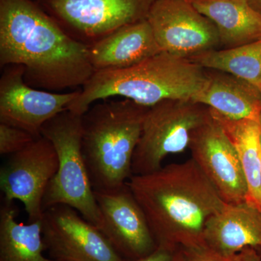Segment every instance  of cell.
I'll list each match as a JSON object with an SVG mask.
<instances>
[{"label":"cell","mask_w":261,"mask_h":261,"mask_svg":"<svg viewBox=\"0 0 261 261\" xmlns=\"http://www.w3.org/2000/svg\"><path fill=\"white\" fill-rule=\"evenodd\" d=\"M206 246L228 258L251 248L261 255V211L246 202L226 204L206 223Z\"/></svg>","instance_id":"cell-14"},{"label":"cell","mask_w":261,"mask_h":261,"mask_svg":"<svg viewBox=\"0 0 261 261\" xmlns=\"http://www.w3.org/2000/svg\"><path fill=\"white\" fill-rule=\"evenodd\" d=\"M42 136L50 141L58 154V171L43 199V211L66 205L100 229L102 216L82 154V116L68 110L48 121Z\"/></svg>","instance_id":"cell-5"},{"label":"cell","mask_w":261,"mask_h":261,"mask_svg":"<svg viewBox=\"0 0 261 261\" xmlns=\"http://www.w3.org/2000/svg\"><path fill=\"white\" fill-rule=\"evenodd\" d=\"M147 21L162 51L181 58L216 49L219 33L188 0H154Z\"/></svg>","instance_id":"cell-10"},{"label":"cell","mask_w":261,"mask_h":261,"mask_svg":"<svg viewBox=\"0 0 261 261\" xmlns=\"http://www.w3.org/2000/svg\"><path fill=\"white\" fill-rule=\"evenodd\" d=\"M178 261H238L222 256L205 244L195 246H179L176 249Z\"/></svg>","instance_id":"cell-22"},{"label":"cell","mask_w":261,"mask_h":261,"mask_svg":"<svg viewBox=\"0 0 261 261\" xmlns=\"http://www.w3.org/2000/svg\"><path fill=\"white\" fill-rule=\"evenodd\" d=\"M188 59L204 69L234 75L254 86L261 93V39L239 47L211 49Z\"/></svg>","instance_id":"cell-20"},{"label":"cell","mask_w":261,"mask_h":261,"mask_svg":"<svg viewBox=\"0 0 261 261\" xmlns=\"http://www.w3.org/2000/svg\"><path fill=\"white\" fill-rule=\"evenodd\" d=\"M247 1L254 9L261 13V0H247Z\"/></svg>","instance_id":"cell-25"},{"label":"cell","mask_w":261,"mask_h":261,"mask_svg":"<svg viewBox=\"0 0 261 261\" xmlns=\"http://www.w3.org/2000/svg\"><path fill=\"white\" fill-rule=\"evenodd\" d=\"M176 249L158 247L147 256L130 261H178Z\"/></svg>","instance_id":"cell-23"},{"label":"cell","mask_w":261,"mask_h":261,"mask_svg":"<svg viewBox=\"0 0 261 261\" xmlns=\"http://www.w3.org/2000/svg\"><path fill=\"white\" fill-rule=\"evenodd\" d=\"M161 53L147 19L123 25L89 47L95 72L130 68Z\"/></svg>","instance_id":"cell-15"},{"label":"cell","mask_w":261,"mask_h":261,"mask_svg":"<svg viewBox=\"0 0 261 261\" xmlns=\"http://www.w3.org/2000/svg\"><path fill=\"white\" fill-rule=\"evenodd\" d=\"M13 202L3 200L0 209V261H56L46 257L42 221H17Z\"/></svg>","instance_id":"cell-19"},{"label":"cell","mask_w":261,"mask_h":261,"mask_svg":"<svg viewBox=\"0 0 261 261\" xmlns=\"http://www.w3.org/2000/svg\"><path fill=\"white\" fill-rule=\"evenodd\" d=\"M260 123H261V120H260ZM260 145H261V139H260Z\"/></svg>","instance_id":"cell-26"},{"label":"cell","mask_w":261,"mask_h":261,"mask_svg":"<svg viewBox=\"0 0 261 261\" xmlns=\"http://www.w3.org/2000/svg\"><path fill=\"white\" fill-rule=\"evenodd\" d=\"M207 70L205 84L192 101L228 118L260 122L261 93L258 89L226 72Z\"/></svg>","instance_id":"cell-16"},{"label":"cell","mask_w":261,"mask_h":261,"mask_svg":"<svg viewBox=\"0 0 261 261\" xmlns=\"http://www.w3.org/2000/svg\"><path fill=\"white\" fill-rule=\"evenodd\" d=\"M127 185L160 247L202 245L206 223L226 205L192 159L133 175Z\"/></svg>","instance_id":"cell-2"},{"label":"cell","mask_w":261,"mask_h":261,"mask_svg":"<svg viewBox=\"0 0 261 261\" xmlns=\"http://www.w3.org/2000/svg\"><path fill=\"white\" fill-rule=\"evenodd\" d=\"M59 161L53 143L41 136L11 154L0 170V188L8 202L23 203L29 222L42 219L43 199L58 171Z\"/></svg>","instance_id":"cell-8"},{"label":"cell","mask_w":261,"mask_h":261,"mask_svg":"<svg viewBox=\"0 0 261 261\" xmlns=\"http://www.w3.org/2000/svg\"><path fill=\"white\" fill-rule=\"evenodd\" d=\"M149 108L105 101L82 115V154L95 191L115 190L133 176L132 160Z\"/></svg>","instance_id":"cell-4"},{"label":"cell","mask_w":261,"mask_h":261,"mask_svg":"<svg viewBox=\"0 0 261 261\" xmlns=\"http://www.w3.org/2000/svg\"><path fill=\"white\" fill-rule=\"evenodd\" d=\"M238 261H261V255L251 248L245 249L234 257Z\"/></svg>","instance_id":"cell-24"},{"label":"cell","mask_w":261,"mask_h":261,"mask_svg":"<svg viewBox=\"0 0 261 261\" xmlns=\"http://www.w3.org/2000/svg\"><path fill=\"white\" fill-rule=\"evenodd\" d=\"M192 159L226 204L246 202L247 186L236 149L219 122L210 116L192 133Z\"/></svg>","instance_id":"cell-13"},{"label":"cell","mask_w":261,"mask_h":261,"mask_svg":"<svg viewBox=\"0 0 261 261\" xmlns=\"http://www.w3.org/2000/svg\"><path fill=\"white\" fill-rule=\"evenodd\" d=\"M209 116L208 107L192 99H166L149 108L132 160L133 175L157 171L168 154L184 152Z\"/></svg>","instance_id":"cell-6"},{"label":"cell","mask_w":261,"mask_h":261,"mask_svg":"<svg viewBox=\"0 0 261 261\" xmlns=\"http://www.w3.org/2000/svg\"><path fill=\"white\" fill-rule=\"evenodd\" d=\"M94 193L102 219L99 230L124 260L142 258L157 249L145 215L127 182L115 190Z\"/></svg>","instance_id":"cell-12"},{"label":"cell","mask_w":261,"mask_h":261,"mask_svg":"<svg viewBox=\"0 0 261 261\" xmlns=\"http://www.w3.org/2000/svg\"><path fill=\"white\" fill-rule=\"evenodd\" d=\"M0 79V123L42 136L43 126L68 109L80 90L56 93L33 88L24 80V67L10 65L3 68Z\"/></svg>","instance_id":"cell-11"},{"label":"cell","mask_w":261,"mask_h":261,"mask_svg":"<svg viewBox=\"0 0 261 261\" xmlns=\"http://www.w3.org/2000/svg\"><path fill=\"white\" fill-rule=\"evenodd\" d=\"M34 136L20 128L0 123V154L16 153L35 140Z\"/></svg>","instance_id":"cell-21"},{"label":"cell","mask_w":261,"mask_h":261,"mask_svg":"<svg viewBox=\"0 0 261 261\" xmlns=\"http://www.w3.org/2000/svg\"><path fill=\"white\" fill-rule=\"evenodd\" d=\"M205 80L200 65L162 51L130 68L95 72L68 110L82 116L95 101L116 96L145 108L166 99L192 100Z\"/></svg>","instance_id":"cell-3"},{"label":"cell","mask_w":261,"mask_h":261,"mask_svg":"<svg viewBox=\"0 0 261 261\" xmlns=\"http://www.w3.org/2000/svg\"><path fill=\"white\" fill-rule=\"evenodd\" d=\"M69 37L90 47L147 18L154 0H34Z\"/></svg>","instance_id":"cell-7"},{"label":"cell","mask_w":261,"mask_h":261,"mask_svg":"<svg viewBox=\"0 0 261 261\" xmlns=\"http://www.w3.org/2000/svg\"><path fill=\"white\" fill-rule=\"evenodd\" d=\"M210 109L236 149L247 186L246 202L261 211V123L233 119Z\"/></svg>","instance_id":"cell-18"},{"label":"cell","mask_w":261,"mask_h":261,"mask_svg":"<svg viewBox=\"0 0 261 261\" xmlns=\"http://www.w3.org/2000/svg\"><path fill=\"white\" fill-rule=\"evenodd\" d=\"M212 21L224 49L261 39V13L247 0H188Z\"/></svg>","instance_id":"cell-17"},{"label":"cell","mask_w":261,"mask_h":261,"mask_svg":"<svg viewBox=\"0 0 261 261\" xmlns=\"http://www.w3.org/2000/svg\"><path fill=\"white\" fill-rule=\"evenodd\" d=\"M21 65L33 88L83 87L95 73L89 47L62 30L34 0H0V66Z\"/></svg>","instance_id":"cell-1"},{"label":"cell","mask_w":261,"mask_h":261,"mask_svg":"<svg viewBox=\"0 0 261 261\" xmlns=\"http://www.w3.org/2000/svg\"><path fill=\"white\" fill-rule=\"evenodd\" d=\"M43 242L56 261H126L102 231L75 209L56 205L43 212Z\"/></svg>","instance_id":"cell-9"}]
</instances>
